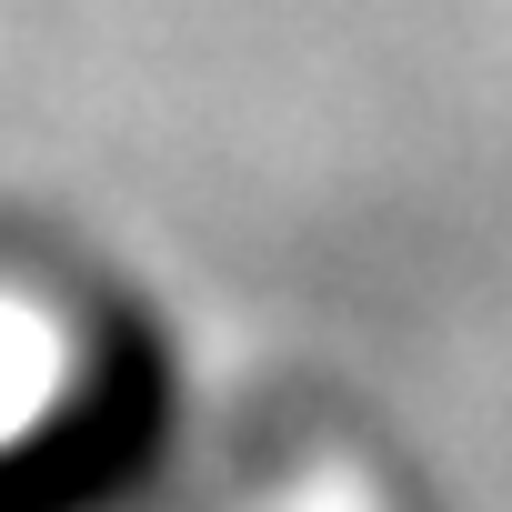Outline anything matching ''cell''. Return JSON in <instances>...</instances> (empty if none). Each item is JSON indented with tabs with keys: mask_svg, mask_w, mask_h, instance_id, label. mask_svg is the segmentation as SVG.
I'll use <instances>...</instances> for the list:
<instances>
[{
	"mask_svg": "<svg viewBox=\"0 0 512 512\" xmlns=\"http://www.w3.org/2000/svg\"><path fill=\"white\" fill-rule=\"evenodd\" d=\"M181 362L121 322L0 432V512H151L181 452Z\"/></svg>",
	"mask_w": 512,
	"mask_h": 512,
	"instance_id": "obj_1",
	"label": "cell"
}]
</instances>
